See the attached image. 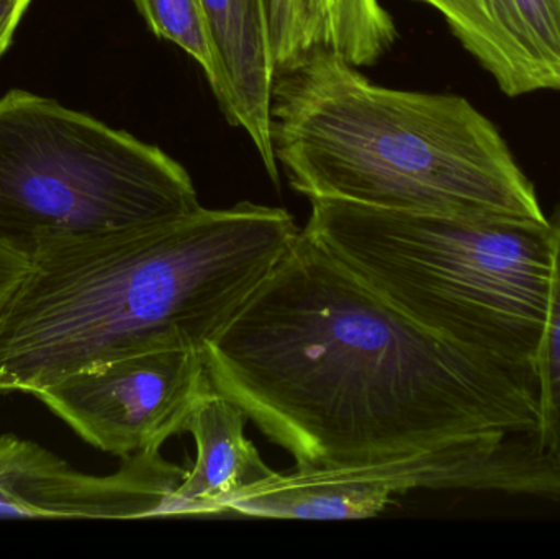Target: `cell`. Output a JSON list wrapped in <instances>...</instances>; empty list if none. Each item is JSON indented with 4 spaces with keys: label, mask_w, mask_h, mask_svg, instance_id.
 <instances>
[{
    "label": "cell",
    "mask_w": 560,
    "mask_h": 559,
    "mask_svg": "<svg viewBox=\"0 0 560 559\" xmlns=\"http://www.w3.org/2000/svg\"><path fill=\"white\" fill-rule=\"evenodd\" d=\"M202 353L212 386L296 468L541 435L533 368L431 334L305 230Z\"/></svg>",
    "instance_id": "obj_1"
},
{
    "label": "cell",
    "mask_w": 560,
    "mask_h": 559,
    "mask_svg": "<svg viewBox=\"0 0 560 559\" xmlns=\"http://www.w3.org/2000/svg\"><path fill=\"white\" fill-rule=\"evenodd\" d=\"M280 207L240 202L95 233L45 235L0 307V394L161 348L202 351L292 248Z\"/></svg>",
    "instance_id": "obj_2"
},
{
    "label": "cell",
    "mask_w": 560,
    "mask_h": 559,
    "mask_svg": "<svg viewBox=\"0 0 560 559\" xmlns=\"http://www.w3.org/2000/svg\"><path fill=\"white\" fill-rule=\"evenodd\" d=\"M271 137L290 187L310 202L549 219L472 102L382 88L323 46L276 72Z\"/></svg>",
    "instance_id": "obj_3"
},
{
    "label": "cell",
    "mask_w": 560,
    "mask_h": 559,
    "mask_svg": "<svg viewBox=\"0 0 560 559\" xmlns=\"http://www.w3.org/2000/svg\"><path fill=\"white\" fill-rule=\"evenodd\" d=\"M310 203L303 230L405 315L457 347L535 370L551 292V220Z\"/></svg>",
    "instance_id": "obj_4"
},
{
    "label": "cell",
    "mask_w": 560,
    "mask_h": 559,
    "mask_svg": "<svg viewBox=\"0 0 560 559\" xmlns=\"http://www.w3.org/2000/svg\"><path fill=\"white\" fill-rule=\"evenodd\" d=\"M189 171L140 138L26 91L0 97V248L200 209Z\"/></svg>",
    "instance_id": "obj_5"
},
{
    "label": "cell",
    "mask_w": 560,
    "mask_h": 559,
    "mask_svg": "<svg viewBox=\"0 0 560 559\" xmlns=\"http://www.w3.org/2000/svg\"><path fill=\"white\" fill-rule=\"evenodd\" d=\"M210 389L202 351L161 348L72 374L33 396L89 445L128 458L184 433Z\"/></svg>",
    "instance_id": "obj_6"
},
{
    "label": "cell",
    "mask_w": 560,
    "mask_h": 559,
    "mask_svg": "<svg viewBox=\"0 0 560 559\" xmlns=\"http://www.w3.org/2000/svg\"><path fill=\"white\" fill-rule=\"evenodd\" d=\"M118 471L95 476L72 468L38 443L0 435V515L135 521L163 517L186 469L160 450L121 458Z\"/></svg>",
    "instance_id": "obj_7"
},
{
    "label": "cell",
    "mask_w": 560,
    "mask_h": 559,
    "mask_svg": "<svg viewBox=\"0 0 560 559\" xmlns=\"http://www.w3.org/2000/svg\"><path fill=\"white\" fill-rule=\"evenodd\" d=\"M509 97L560 92V0H417Z\"/></svg>",
    "instance_id": "obj_8"
},
{
    "label": "cell",
    "mask_w": 560,
    "mask_h": 559,
    "mask_svg": "<svg viewBox=\"0 0 560 559\" xmlns=\"http://www.w3.org/2000/svg\"><path fill=\"white\" fill-rule=\"evenodd\" d=\"M223 78L219 104L255 144L272 183L280 167L271 137L276 69L262 0H200Z\"/></svg>",
    "instance_id": "obj_9"
},
{
    "label": "cell",
    "mask_w": 560,
    "mask_h": 559,
    "mask_svg": "<svg viewBox=\"0 0 560 559\" xmlns=\"http://www.w3.org/2000/svg\"><path fill=\"white\" fill-rule=\"evenodd\" d=\"M248 420L213 386L200 397L184 429L196 442V463L167 499L163 517L223 514L236 496L276 475L246 439Z\"/></svg>",
    "instance_id": "obj_10"
},
{
    "label": "cell",
    "mask_w": 560,
    "mask_h": 559,
    "mask_svg": "<svg viewBox=\"0 0 560 559\" xmlns=\"http://www.w3.org/2000/svg\"><path fill=\"white\" fill-rule=\"evenodd\" d=\"M395 496L355 468H296L245 489L229 505L232 514L296 521H351L381 514Z\"/></svg>",
    "instance_id": "obj_11"
},
{
    "label": "cell",
    "mask_w": 560,
    "mask_h": 559,
    "mask_svg": "<svg viewBox=\"0 0 560 559\" xmlns=\"http://www.w3.org/2000/svg\"><path fill=\"white\" fill-rule=\"evenodd\" d=\"M318 45L358 66H371L397 42L381 0H306Z\"/></svg>",
    "instance_id": "obj_12"
},
{
    "label": "cell",
    "mask_w": 560,
    "mask_h": 559,
    "mask_svg": "<svg viewBox=\"0 0 560 559\" xmlns=\"http://www.w3.org/2000/svg\"><path fill=\"white\" fill-rule=\"evenodd\" d=\"M549 220L552 229L551 292L535 371L542 443L560 468V206Z\"/></svg>",
    "instance_id": "obj_13"
},
{
    "label": "cell",
    "mask_w": 560,
    "mask_h": 559,
    "mask_svg": "<svg viewBox=\"0 0 560 559\" xmlns=\"http://www.w3.org/2000/svg\"><path fill=\"white\" fill-rule=\"evenodd\" d=\"M135 3L158 38L179 46L203 69L220 101L223 95L222 69L200 0H135Z\"/></svg>",
    "instance_id": "obj_14"
},
{
    "label": "cell",
    "mask_w": 560,
    "mask_h": 559,
    "mask_svg": "<svg viewBox=\"0 0 560 559\" xmlns=\"http://www.w3.org/2000/svg\"><path fill=\"white\" fill-rule=\"evenodd\" d=\"M276 69L318 48L306 0H262Z\"/></svg>",
    "instance_id": "obj_15"
},
{
    "label": "cell",
    "mask_w": 560,
    "mask_h": 559,
    "mask_svg": "<svg viewBox=\"0 0 560 559\" xmlns=\"http://www.w3.org/2000/svg\"><path fill=\"white\" fill-rule=\"evenodd\" d=\"M32 0H0V59L12 45L16 28Z\"/></svg>",
    "instance_id": "obj_16"
},
{
    "label": "cell",
    "mask_w": 560,
    "mask_h": 559,
    "mask_svg": "<svg viewBox=\"0 0 560 559\" xmlns=\"http://www.w3.org/2000/svg\"><path fill=\"white\" fill-rule=\"evenodd\" d=\"M26 266H28V259L25 256L0 248V307L25 275Z\"/></svg>",
    "instance_id": "obj_17"
}]
</instances>
